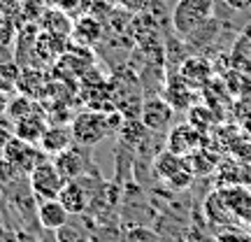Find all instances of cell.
<instances>
[{"instance_id": "8", "label": "cell", "mask_w": 251, "mask_h": 242, "mask_svg": "<svg viewBox=\"0 0 251 242\" xmlns=\"http://www.w3.org/2000/svg\"><path fill=\"white\" fill-rule=\"evenodd\" d=\"M219 193L226 200V205L233 210V215L251 226V188L247 184H228V187H219Z\"/></svg>"}, {"instance_id": "32", "label": "cell", "mask_w": 251, "mask_h": 242, "mask_svg": "<svg viewBox=\"0 0 251 242\" xmlns=\"http://www.w3.org/2000/svg\"><path fill=\"white\" fill-rule=\"evenodd\" d=\"M226 5L230 9H237V12H242V9H249V2L247 0H224Z\"/></svg>"}, {"instance_id": "12", "label": "cell", "mask_w": 251, "mask_h": 242, "mask_svg": "<svg viewBox=\"0 0 251 242\" xmlns=\"http://www.w3.org/2000/svg\"><path fill=\"white\" fill-rule=\"evenodd\" d=\"M163 98L170 103L175 109H188L193 105V86L186 84L181 80V75H168V81H165V91H163Z\"/></svg>"}, {"instance_id": "22", "label": "cell", "mask_w": 251, "mask_h": 242, "mask_svg": "<svg viewBox=\"0 0 251 242\" xmlns=\"http://www.w3.org/2000/svg\"><path fill=\"white\" fill-rule=\"evenodd\" d=\"M19 77H21V65L17 61L0 63V91L5 93H17L19 89Z\"/></svg>"}, {"instance_id": "30", "label": "cell", "mask_w": 251, "mask_h": 242, "mask_svg": "<svg viewBox=\"0 0 251 242\" xmlns=\"http://www.w3.org/2000/svg\"><path fill=\"white\" fill-rule=\"evenodd\" d=\"M12 126H7V124H2V121H0V154H2V149H5V147H7V142L9 140H12Z\"/></svg>"}, {"instance_id": "35", "label": "cell", "mask_w": 251, "mask_h": 242, "mask_svg": "<svg viewBox=\"0 0 251 242\" xmlns=\"http://www.w3.org/2000/svg\"><path fill=\"white\" fill-rule=\"evenodd\" d=\"M247 2H249V7H251V0H247Z\"/></svg>"}, {"instance_id": "3", "label": "cell", "mask_w": 251, "mask_h": 242, "mask_svg": "<svg viewBox=\"0 0 251 242\" xmlns=\"http://www.w3.org/2000/svg\"><path fill=\"white\" fill-rule=\"evenodd\" d=\"M54 163L58 172H61L65 180H77L81 175H86L96 168V163H93V149L91 147H81V144H72L68 147L65 152L56 154L54 156Z\"/></svg>"}, {"instance_id": "9", "label": "cell", "mask_w": 251, "mask_h": 242, "mask_svg": "<svg viewBox=\"0 0 251 242\" xmlns=\"http://www.w3.org/2000/svg\"><path fill=\"white\" fill-rule=\"evenodd\" d=\"M200 142H202L200 131L191 124L175 126L170 133H168V140H165L168 149L175 154H179V156H188V154L198 152V149H200Z\"/></svg>"}, {"instance_id": "13", "label": "cell", "mask_w": 251, "mask_h": 242, "mask_svg": "<svg viewBox=\"0 0 251 242\" xmlns=\"http://www.w3.org/2000/svg\"><path fill=\"white\" fill-rule=\"evenodd\" d=\"M37 221L45 231H58L63 224L70 221V212L63 207L58 198H49V200H40L37 205Z\"/></svg>"}, {"instance_id": "23", "label": "cell", "mask_w": 251, "mask_h": 242, "mask_svg": "<svg viewBox=\"0 0 251 242\" xmlns=\"http://www.w3.org/2000/svg\"><path fill=\"white\" fill-rule=\"evenodd\" d=\"M124 242H163V238L151 226H130L124 228Z\"/></svg>"}, {"instance_id": "28", "label": "cell", "mask_w": 251, "mask_h": 242, "mask_svg": "<svg viewBox=\"0 0 251 242\" xmlns=\"http://www.w3.org/2000/svg\"><path fill=\"white\" fill-rule=\"evenodd\" d=\"M214 242H251V235L244 233L242 228L237 226V228H226V231H219Z\"/></svg>"}, {"instance_id": "18", "label": "cell", "mask_w": 251, "mask_h": 242, "mask_svg": "<svg viewBox=\"0 0 251 242\" xmlns=\"http://www.w3.org/2000/svg\"><path fill=\"white\" fill-rule=\"evenodd\" d=\"M19 26L9 19H0V63L17 61Z\"/></svg>"}, {"instance_id": "14", "label": "cell", "mask_w": 251, "mask_h": 242, "mask_svg": "<svg viewBox=\"0 0 251 242\" xmlns=\"http://www.w3.org/2000/svg\"><path fill=\"white\" fill-rule=\"evenodd\" d=\"M49 126L51 124H49V119H47L45 112H37V114H30V117H26V119L14 121V124H12V133L30 144H40V140H42V135H45V131Z\"/></svg>"}, {"instance_id": "21", "label": "cell", "mask_w": 251, "mask_h": 242, "mask_svg": "<svg viewBox=\"0 0 251 242\" xmlns=\"http://www.w3.org/2000/svg\"><path fill=\"white\" fill-rule=\"evenodd\" d=\"M37 112H45V108H42L35 98H28V96H21V93H19L17 98L9 103V109L5 117H9V121L14 124L19 119H26V117H30V114H37Z\"/></svg>"}, {"instance_id": "20", "label": "cell", "mask_w": 251, "mask_h": 242, "mask_svg": "<svg viewBox=\"0 0 251 242\" xmlns=\"http://www.w3.org/2000/svg\"><path fill=\"white\" fill-rule=\"evenodd\" d=\"M40 24H42V30L45 33H51V35H58V37H68L72 33V24L68 21V14L63 12L61 7L58 9H47L42 19H40Z\"/></svg>"}, {"instance_id": "24", "label": "cell", "mask_w": 251, "mask_h": 242, "mask_svg": "<svg viewBox=\"0 0 251 242\" xmlns=\"http://www.w3.org/2000/svg\"><path fill=\"white\" fill-rule=\"evenodd\" d=\"M0 19H9L21 28L24 26V0H0Z\"/></svg>"}, {"instance_id": "16", "label": "cell", "mask_w": 251, "mask_h": 242, "mask_svg": "<svg viewBox=\"0 0 251 242\" xmlns=\"http://www.w3.org/2000/svg\"><path fill=\"white\" fill-rule=\"evenodd\" d=\"M47 84H49V81H47V75L42 72V68H21L17 93L37 100L40 96H45Z\"/></svg>"}, {"instance_id": "6", "label": "cell", "mask_w": 251, "mask_h": 242, "mask_svg": "<svg viewBox=\"0 0 251 242\" xmlns=\"http://www.w3.org/2000/svg\"><path fill=\"white\" fill-rule=\"evenodd\" d=\"M140 119H142V124L147 126L151 133H165L172 126L175 108H172L163 96H149V98H144Z\"/></svg>"}, {"instance_id": "7", "label": "cell", "mask_w": 251, "mask_h": 242, "mask_svg": "<svg viewBox=\"0 0 251 242\" xmlns=\"http://www.w3.org/2000/svg\"><path fill=\"white\" fill-rule=\"evenodd\" d=\"M202 212H205L207 224L214 226V228H219V231H226V228H237V226L242 224V221L233 215V210L226 205V200L221 198L219 188L212 191V193L205 198V203H202Z\"/></svg>"}, {"instance_id": "4", "label": "cell", "mask_w": 251, "mask_h": 242, "mask_svg": "<svg viewBox=\"0 0 251 242\" xmlns=\"http://www.w3.org/2000/svg\"><path fill=\"white\" fill-rule=\"evenodd\" d=\"M2 156L9 159L24 175H30L40 163L49 159V156L40 149V144H30V142H26V140L17 137V135H12V140L7 142V147L2 149Z\"/></svg>"}, {"instance_id": "10", "label": "cell", "mask_w": 251, "mask_h": 242, "mask_svg": "<svg viewBox=\"0 0 251 242\" xmlns=\"http://www.w3.org/2000/svg\"><path fill=\"white\" fill-rule=\"evenodd\" d=\"M75 144V137H72V128L65 124H54L49 126L42 135V140H40V149L49 156V159H54L56 154L65 152L68 147Z\"/></svg>"}, {"instance_id": "5", "label": "cell", "mask_w": 251, "mask_h": 242, "mask_svg": "<svg viewBox=\"0 0 251 242\" xmlns=\"http://www.w3.org/2000/svg\"><path fill=\"white\" fill-rule=\"evenodd\" d=\"M65 177H63L58 168H56L54 159H47L30 172V187L35 191L40 200H49V198H58L61 188L65 187Z\"/></svg>"}, {"instance_id": "19", "label": "cell", "mask_w": 251, "mask_h": 242, "mask_svg": "<svg viewBox=\"0 0 251 242\" xmlns=\"http://www.w3.org/2000/svg\"><path fill=\"white\" fill-rule=\"evenodd\" d=\"M72 35L81 45H96L100 40V35H102V26H100V21L96 17H81L75 21Z\"/></svg>"}, {"instance_id": "2", "label": "cell", "mask_w": 251, "mask_h": 242, "mask_svg": "<svg viewBox=\"0 0 251 242\" xmlns=\"http://www.w3.org/2000/svg\"><path fill=\"white\" fill-rule=\"evenodd\" d=\"M214 5L216 0H177L170 14L172 30L177 33V37L184 40L205 21H209L214 14Z\"/></svg>"}, {"instance_id": "33", "label": "cell", "mask_w": 251, "mask_h": 242, "mask_svg": "<svg viewBox=\"0 0 251 242\" xmlns=\"http://www.w3.org/2000/svg\"><path fill=\"white\" fill-rule=\"evenodd\" d=\"M40 242H58V240H56L54 231H45V228H42V231H40Z\"/></svg>"}, {"instance_id": "31", "label": "cell", "mask_w": 251, "mask_h": 242, "mask_svg": "<svg viewBox=\"0 0 251 242\" xmlns=\"http://www.w3.org/2000/svg\"><path fill=\"white\" fill-rule=\"evenodd\" d=\"M9 103H12V96L5 93V91H0V117H5V114H7Z\"/></svg>"}, {"instance_id": "15", "label": "cell", "mask_w": 251, "mask_h": 242, "mask_svg": "<svg viewBox=\"0 0 251 242\" xmlns=\"http://www.w3.org/2000/svg\"><path fill=\"white\" fill-rule=\"evenodd\" d=\"M151 168H153L156 180L165 184L172 175H177L179 170H184V168H186V159H184V156H179V154L170 152V149H165V152H158L156 156H153Z\"/></svg>"}, {"instance_id": "17", "label": "cell", "mask_w": 251, "mask_h": 242, "mask_svg": "<svg viewBox=\"0 0 251 242\" xmlns=\"http://www.w3.org/2000/svg\"><path fill=\"white\" fill-rule=\"evenodd\" d=\"M179 75L186 84H191L193 89H198V86H202V84L209 80L212 65H209V61H205L202 56H193V58H186V61L179 65Z\"/></svg>"}, {"instance_id": "1", "label": "cell", "mask_w": 251, "mask_h": 242, "mask_svg": "<svg viewBox=\"0 0 251 242\" xmlns=\"http://www.w3.org/2000/svg\"><path fill=\"white\" fill-rule=\"evenodd\" d=\"M124 124V114L121 112H96V109H86L79 112L72 119V137L75 142L81 147H98L105 137L112 133H119V128Z\"/></svg>"}, {"instance_id": "25", "label": "cell", "mask_w": 251, "mask_h": 242, "mask_svg": "<svg viewBox=\"0 0 251 242\" xmlns=\"http://www.w3.org/2000/svg\"><path fill=\"white\" fill-rule=\"evenodd\" d=\"M228 147H230V154H233L235 161L251 165V137H235Z\"/></svg>"}, {"instance_id": "11", "label": "cell", "mask_w": 251, "mask_h": 242, "mask_svg": "<svg viewBox=\"0 0 251 242\" xmlns=\"http://www.w3.org/2000/svg\"><path fill=\"white\" fill-rule=\"evenodd\" d=\"M58 200L63 203V207L70 212V215H86V210L91 205V196L89 191L84 188L79 180H70L65 182V187L58 193Z\"/></svg>"}, {"instance_id": "34", "label": "cell", "mask_w": 251, "mask_h": 242, "mask_svg": "<svg viewBox=\"0 0 251 242\" xmlns=\"http://www.w3.org/2000/svg\"><path fill=\"white\" fill-rule=\"evenodd\" d=\"M0 210H2V196H0Z\"/></svg>"}, {"instance_id": "27", "label": "cell", "mask_w": 251, "mask_h": 242, "mask_svg": "<svg viewBox=\"0 0 251 242\" xmlns=\"http://www.w3.org/2000/svg\"><path fill=\"white\" fill-rule=\"evenodd\" d=\"M19 175H24V172L19 170V168L9 161V159H5V156L0 154V188L7 187L9 182H14Z\"/></svg>"}, {"instance_id": "26", "label": "cell", "mask_w": 251, "mask_h": 242, "mask_svg": "<svg viewBox=\"0 0 251 242\" xmlns=\"http://www.w3.org/2000/svg\"><path fill=\"white\" fill-rule=\"evenodd\" d=\"M193 182H196V175L188 170V165H186L184 170H179L177 175H172L170 180L165 182V187L172 188V191H186V188H191Z\"/></svg>"}, {"instance_id": "29", "label": "cell", "mask_w": 251, "mask_h": 242, "mask_svg": "<svg viewBox=\"0 0 251 242\" xmlns=\"http://www.w3.org/2000/svg\"><path fill=\"white\" fill-rule=\"evenodd\" d=\"M119 7L126 9V12H130V14H140V12H147V9H151L153 0H114Z\"/></svg>"}]
</instances>
